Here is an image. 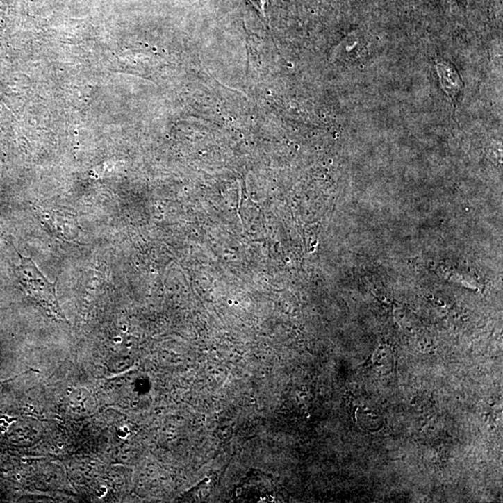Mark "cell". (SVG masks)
<instances>
[{
	"instance_id": "cell-1",
	"label": "cell",
	"mask_w": 503,
	"mask_h": 503,
	"mask_svg": "<svg viewBox=\"0 0 503 503\" xmlns=\"http://www.w3.org/2000/svg\"><path fill=\"white\" fill-rule=\"evenodd\" d=\"M17 255L20 264L15 267V274L24 291L51 317L67 322L57 299L56 283L49 281L32 258L23 256L18 252Z\"/></svg>"
},
{
	"instance_id": "cell-2",
	"label": "cell",
	"mask_w": 503,
	"mask_h": 503,
	"mask_svg": "<svg viewBox=\"0 0 503 503\" xmlns=\"http://www.w3.org/2000/svg\"><path fill=\"white\" fill-rule=\"evenodd\" d=\"M437 69H438L439 76H441L443 87L448 92V94L455 98V94L463 89L461 78H459L456 69H454L452 65L447 64V63H441V64L437 65Z\"/></svg>"
},
{
	"instance_id": "cell-3",
	"label": "cell",
	"mask_w": 503,
	"mask_h": 503,
	"mask_svg": "<svg viewBox=\"0 0 503 503\" xmlns=\"http://www.w3.org/2000/svg\"><path fill=\"white\" fill-rule=\"evenodd\" d=\"M374 365L381 370H389L393 368V358L387 349H377L373 357Z\"/></svg>"
},
{
	"instance_id": "cell-4",
	"label": "cell",
	"mask_w": 503,
	"mask_h": 503,
	"mask_svg": "<svg viewBox=\"0 0 503 503\" xmlns=\"http://www.w3.org/2000/svg\"><path fill=\"white\" fill-rule=\"evenodd\" d=\"M250 3L261 13L264 17H266V12H265V6H266V0H249Z\"/></svg>"
}]
</instances>
